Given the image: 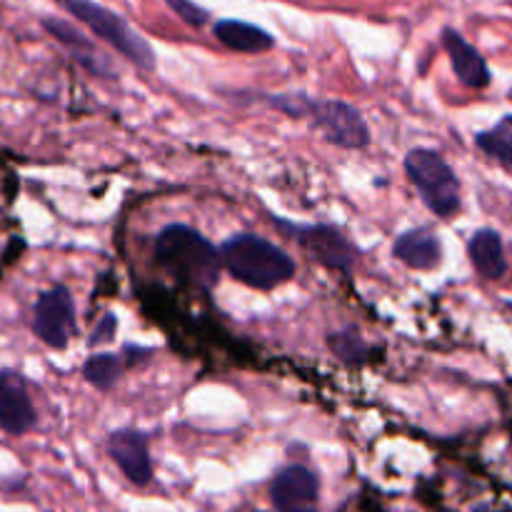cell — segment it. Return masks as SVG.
<instances>
[{
    "label": "cell",
    "mask_w": 512,
    "mask_h": 512,
    "mask_svg": "<svg viewBox=\"0 0 512 512\" xmlns=\"http://www.w3.org/2000/svg\"><path fill=\"white\" fill-rule=\"evenodd\" d=\"M475 145H478L485 155L498 160L503 168L512 170V115H505L498 125L478 133Z\"/></svg>",
    "instance_id": "16"
},
{
    "label": "cell",
    "mask_w": 512,
    "mask_h": 512,
    "mask_svg": "<svg viewBox=\"0 0 512 512\" xmlns=\"http://www.w3.org/2000/svg\"><path fill=\"white\" fill-rule=\"evenodd\" d=\"M120 370H123V365H120V355L98 353V355H93L88 363H85L83 375H85V380L93 385V388L108 393V390L118 383Z\"/></svg>",
    "instance_id": "17"
},
{
    "label": "cell",
    "mask_w": 512,
    "mask_h": 512,
    "mask_svg": "<svg viewBox=\"0 0 512 512\" xmlns=\"http://www.w3.org/2000/svg\"><path fill=\"white\" fill-rule=\"evenodd\" d=\"M405 173L435 215L450 218L460 208V183L440 153L428 148L410 150L405 158Z\"/></svg>",
    "instance_id": "4"
},
{
    "label": "cell",
    "mask_w": 512,
    "mask_h": 512,
    "mask_svg": "<svg viewBox=\"0 0 512 512\" xmlns=\"http://www.w3.org/2000/svg\"><path fill=\"white\" fill-rule=\"evenodd\" d=\"M443 45L445 50H448L450 65H453L460 83L468 85V88L473 90L485 88V85L490 83V70H488V63H485V58L478 53L475 45H470L468 40L458 33V30L445 28Z\"/></svg>",
    "instance_id": "11"
},
{
    "label": "cell",
    "mask_w": 512,
    "mask_h": 512,
    "mask_svg": "<svg viewBox=\"0 0 512 512\" xmlns=\"http://www.w3.org/2000/svg\"><path fill=\"white\" fill-rule=\"evenodd\" d=\"M115 328H118V320H115V315H103V318H100V323H98V328L93 330V335H90V340L88 343L93 345H103V343H110V340H113V335H115Z\"/></svg>",
    "instance_id": "20"
},
{
    "label": "cell",
    "mask_w": 512,
    "mask_h": 512,
    "mask_svg": "<svg viewBox=\"0 0 512 512\" xmlns=\"http://www.w3.org/2000/svg\"><path fill=\"white\" fill-rule=\"evenodd\" d=\"M240 512H263V510H240Z\"/></svg>",
    "instance_id": "21"
},
{
    "label": "cell",
    "mask_w": 512,
    "mask_h": 512,
    "mask_svg": "<svg viewBox=\"0 0 512 512\" xmlns=\"http://www.w3.org/2000/svg\"><path fill=\"white\" fill-rule=\"evenodd\" d=\"M43 28L48 30L58 43H63L65 48L70 50V55H73L80 65H85L90 73L103 75V78H110V75H113V65L98 53V48H95L78 28H73V25L65 23V20L60 18H45Z\"/></svg>",
    "instance_id": "12"
},
{
    "label": "cell",
    "mask_w": 512,
    "mask_h": 512,
    "mask_svg": "<svg viewBox=\"0 0 512 512\" xmlns=\"http://www.w3.org/2000/svg\"><path fill=\"white\" fill-rule=\"evenodd\" d=\"M108 453L133 485H148L153 480L148 440H145L143 433H138V430H118L108 438Z\"/></svg>",
    "instance_id": "10"
},
{
    "label": "cell",
    "mask_w": 512,
    "mask_h": 512,
    "mask_svg": "<svg viewBox=\"0 0 512 512\" xmlns=\"http://www.w3.org/2000/svg\"><path fill=\"white\" fill-rule=\"evenodd\" d=\"M75 330H78V323H75V303L70 290L65 285L45 290L33 310V333L48 348L63 350L75 335Z\"/></svg>",
    "instance_id": "6"
},
{
    "label": "cell",
    "mask_w": 512,
    "mask_h": 512,
    "mask_svg": "<svg viewBox=\"0 0 512 512\" xmlns=\"http://www.w3.org/2000/svg\"><path fill=\"white\" fill-rule=\"evenodd\" d=\"M223 268L255 290H273L293 278L295 260L278 245L253 233H240L220 245Z\"/></svg>",
    "instance_id": "2"
},
{
    "label": "cell",
    "mask_w": 512,
    "mask_h": 512,
    "mask_svg": "<svg viewBox=\"0 0 512 512\" xmlns=\"http://www.w3.org/2000/svg\"><path fill=\"white\" fill-rule=\"evenodd\" d=\"M213 35L225 45V48L235 50V53L258 55L275 45L273 35L265 33L258 25L243 23V20H218V23L213 25Z\"/></svg>",
    "instance_id": "14"
},
{
    "label": "cell",
    "mask_w": 512,
    "mask_h": 512,
    "mask_svg": "<svg viewBox=\"0 0 512 512\" xmlns=\"http://www.w3.org/2000/svg\"><path fill=\"white\" fill-rule=\"evenodd\" d=\"M393 253L400 263L413 270H433L440 263V240L433 230L415 228L398 235L393 245Z\"/></svg>",
    "instance_id": "13"
},
{
    "label": "cell",
    "mask_w": 512,
    "mask_h": 512,
    "mask_svg": "<svg viewBox=\"0 0 512 512\" xmlns=\"http://www.w3.org/2000/svg\"><path fill=\"white\" fill-rule=\"evenodd\" d=\"M330 348L335 350V355L343 360H348V363H358V360H363L365 355V345L363 340H360V335L355 333H335L330 335Z\"/></svg>",
    "instance_id": "18"
},
{
    "label": "cell",
    "mask_w": 512,
    "mask_h": 512,
    "mask_svg": "<svg viewBox=\"0 0 512 512\" xmlns=\"http://www.w3.org/2000/svg\"><path fill=\"white\" fill-rule=\"evenodd\" d=\"M308 118L315 128L325 135V140L338 148L358 150L370 143V130L358 108L343 100H313Z\"/></svg>",
    "instance_id": "5"
},
{
    "label": "cell",
    "mask_w": 512,
    "mask_h": 512,
    "mask_svg": "<svg viewBox=\"0 0 512 512\" xmlns=\"http://www.w3.org/2000/svg\"><path fill=\"white\" fill-rule=\"evenodd\" d=\"M318 475L305 465H288L270 483V500L278 512H318Z\"/></svg>",
    "instance_id": "8"
},
{
    "label": "cell",
    "mask_w": 512,
    "mask_h": 512,
    "mask_svg": "<svg viewBox=\"0 0 512 512\" xmlns=\"http://www.w3.org/2000/svg\"><path fill=\"white\" fill-rule=\"evenodd\" d=\"M35 423L38 415L23 375L15 370H0V428L8 435H25L35 428Z\"/></svg>",
    "instance_id": "9"
},
{
    "label": "cell",
    "mask_w": 512,
    "mask_h": 512,
    "mask_svg": "<svg viewBox=\"0 0 512 512\" xmlns=\"http://www.w3.org/2000/svg\"><path fill=\"white\" fill-rule=\"evenodd\" d=\"M468 255H470V263H473V268L488 280L503 278L505 270H508L503 240H500V235L490 228L478 230V233L470 238Z\"/></svg>",
    "instance_id": "15"
},
{
    "label": "cell",
    "mask_w": 512,
    "mask_h": 512,
    "mask_svg": "<svg viewBox=\"0 0 512 512\" xmlns=\"http://www.w3.org/2000/svg\"><path fill=\"white\" fill-rule=\"evenodd\" d=\"M280 228L290 230L293 238L298 240L305 248V253L310 258H315L318 263H323L325 268L343 270V273H350L358 260V248L345 238L343 230L333 228V225H293L283 223L280 220Z\"/></svg>",
    "instance_id": "7"
},
{
    "label": "cell",
    "mask_w": 512,
    "mask_h": 512,
    "mask_svg": "<svg viewBox=\"0 0 512 512\" xmlns=\"http://www.w3.org/2000/svg\"><path fill=\"white\" fill-rule=\"evenodd\" d=\"M165 3H168V8L173 10L183 23H188L190 28H203V25L210 20L208 10L200 8V5L193 3V0H165Z\"/></svg>",
    "instance_id": "19"
},
{
    "label": "cell",
    "mask_w": 512,
    "mask_h": 512,
    "mask_svg": "<svg viewBox=\"0 0 512 512\" xmlns=\"http://www.w3.org/2000/svg\"><path fill=\"white\" fill-rule=\"evenodd\" d=\"M70 15L80 20L83 25H88L100 40H105L108 45H113L120 55L135 63L138 68L153 70L155 68V53L150 48L148 40L140 33H135L128 25V20L120 18L113 10L103 8V5L93 3V0H58Z\"/></svg>",
    "instance_id": "3"
},
{
    "label": "cell",
    "mask_w": 512,
    "mask_h": 512,
    "mask_svg": "<svg viewBox=\"0 0 512 512\" xmlns=\"http://www.w3.org/2000/svg\"><path fill=\"white\" fill-rule=\"evenodd\" d=\"M155 263L180 283L213 290L220 280V250L190 225H168L155 238Z\"/></svg>",
    "instance_id": "1"
}]
</instances>
